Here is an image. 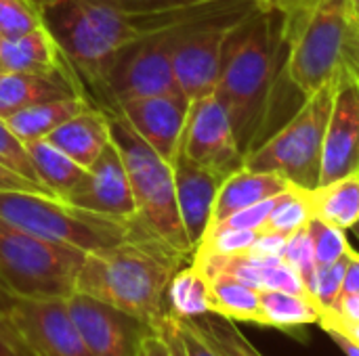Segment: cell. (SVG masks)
<instances>
[{
    "instance_id": "obj_43",
    "label": "cell",
    "mask_w": 359,
    "mask_h": 356,
    "mask_svg": "<svg viewBox=\"0 0 359 356\" xmlns=\"http://www.w3.org/2000/svg\"><path fill=\"white\" fill-rule=\"evenodd\" d=\"M330 338H332V342L341 348V353L345 356H359V344L355 340H351L349 336H345V334H341L339 329H332V327H322Z\"/></svg>"
},
{
    "instance_id": "obj_37",
    "label": "cell",
    "mask_w": 359,
    "mask_h": 356,
    "mask_svg": "<svg viewBox=\"0 0 359 356\" xmlns=\"http://www.w3.org/2000/svg\"><path fill=\"white\" fill-rule=\"evenodd\" d=\"M177 323H179V332H181L187 356H221L215 350V346L208 342V338L202 334V329L198 327L196 321L177 319Z\"/></svg>"
},
{
    "instance_id": "obj_11",
    "label": "cell",
    "mask_w": 359,
    "mask_h": 356,
    "mask_svg": "<svg viewBox=\"0 0 359 356\" xmlns=\"http://www.w3.org/2000/svg\"><path fill=\"white\" fill-rule=\"evenodd\" d=\"M179 29L145 36L118 57L107 80V105L101 109H114L133 99L179 92L172 71V44Z\"/></svg>"
},
{
    "instance_id": "obj_12",
    "label": "cell",
    "mask_w": 359,
    "mask_h": 356,
    "mask_svg": "<svg viewBox=\"0 0 359 356\" xmlns=\"http://www.w3.org/2000/svg\"><path fill=\"white\" fill-rule=\"evenodd\" d=\"M179 151L221 178L244 166V153L238 145L227 107L217 92L189 103Z\"/></svg>"
},
{
    "instance_id": "obj_6",
    "label": "cell",
    "mask_w": 359,
    "mask_h": 356,
    "mask_svg": "<svg viewBox=\"0 0 359 356\" xmlns=\"http://www.w3.org/2000/svg\"><path fill=\"white\" fill-rule=\"evenodd\" d=\"M0 218L36 237L93 252L124 241L133 218H111L36 191H0Z\"/></svg>"
},
{
    "instance_id": "obj_7",
    "label": "cell",
    "mask_w": 359,
    "mask_h": 356,
    "mask_svg": "<svg viewBox=\"0 0 359 356\" xmlns=\"http://www.w3.org/2000/svg\"><path fill=\"white\" fill-rule=\"evenodd\" d=\"M337 84L330 82L305 97L294 115L246 155L244 166L259 172H273L305 191L320 187L322 147Z\"/></svg>"
},
{
    "instance_id": "obj_46",
    "label": "cell",
    "mask_w": 359,
    "mask_h": 356,
    "mask_svg": "<svg viewBox=\"0 0 359 356\" xmlns=\"http://www.w3.org/2000/svg\"><path fill=\"white\" fill-rule=\"evenodd\" d=\"M13 298H15V296H13V294H11L6 287H4V283L0 281V315H2V313H4V311L11 306Z\"/></svg>"
},
{
    "instance_id": "obj_26",
    "label": "cell",
    "mask_w": 359,
    "mask_h": 356,
    "mask_svg": "<svg viewBox=\"0 0 359 356\" xmlns=\"http://www.w3.org/2000/svg\"><path fill=\"white\" fill-rule=\"evenodd\" d=\"M166 313L177 319H200L212 315L208 277L194 264L181 266L166 292Z\"/></svg>"
},
{
    "instance_id": "obj_15",
    "label": "cell",
    "mask_w": 359,
    "mask_h": 356,
    "mask_svg": "<svg viewBox=\"0 0 359 356\" xmlns=\"http://www.w3.org/2000/svg\"><path fill=\"white\" fill-rule=\"evenodd\" d=\"M189 103L191 101L181 92H170L124 101L107 111L118 113L151 149H156L166 162H172L181 147Z\"/></svg>"
},
{
    "instance_id": "obj_30",
    "label": "cell",
    "mask_w": 359,
    "mask_h": 356,
    "mask_svg": "<svg viewBox=\"0 0 359 356\" xmlns=\"http://www.w3.org/2000/svg\"><path fill=\"white\" fill-rule=\"evenodd\" d=\"M307 233L311 237V245H313V256H316V264L324 266V264H332L341 258H345L351 250V243L347 239V231L337 229L320 218H311L307 225Z\"/></svg>"
},
{
    "instance_id": "obj_32",
    "label": "cell",
    "mask_w": 359,
    "mask_h": 356,
    "mask_svg": "<svg viewBox=\"0 0 359 356\" xmlns=\"http://www.w3.org/2000/svg\"><path fill=\"white\" fill-rule=\"evenodd\" d=\"M347 264H349V254L332 264H324V266L316 269V275L311 279V285L307 287V294H309V298H313L320 304L322 311H332L337 306V302L341 298Z\"/></svg>"
},
{
    "instance_id": "obj_36",
    "label": "cell",
    "mask_w": 359,
    "mask_h": 356,
    "mask_svg": "<svg viewBox=\"0 0 359 356\" xmlns=\"http://www.w3.org/2000/svg\"><path fill=\"white\" fill-rule=\"evenodd\" d=\"M122 10L128 13H166V10H181V8H191L217 0H105Z\"/></svg>"
},
{
    "instance_id": "obj_5",
    "label": "cell",
    "mask_w": 359,
    "mask_h": 356,
    "mask_svg": "<svg viewBox=\"0 0 359 356\" xmlns=\"http://www.w3.org/2000/svg\"><path fill=\"white\" fill-rule=\"evenodd\" d=\"M109 118L111 143L120 151L135 197V218L166 245L179 254L194 258V248L185 235L172 164L166 162L156 149H151L118 113L103 109Z\"/></svg>"
},
{
    "instance_id": "obj_35",
    "label": "cell",
    "mask_w": 359,
    "mask_h": 356,
    "mask_svg": "<svg viewBox=\"0 0 359 356\" xmlns=\"http://www.w3.org/2000/svg\"><path fill=\"white\" fill-rule=\"evenodd\" d=\"M278 197V195H276ZM276 197H269L265 201H259L255 206H248L231 216H227L225 220L217 222V225H225V227H233V229H250V231H263L267 218H269V212L276 204ZM212 227V225H210Z\"/></svg>"
},
{
    "instance_id": "obj_2",
    "label": "cell",
    "mask_w": 359,
    "mask_h": 356,
    "mask_svg": "<svg viewBox=\"0 0 359 356\" xmlns=\"http://www.w3.org/2000/svg\"><path fill=\"white\" fill-rule=\"evenodd\" d=\"M284 48L280 17L259 6L250 8L227 38L215 92L227 107L244 159L261 145L269 122Z\"/></svg>"
},
{
    "instance_id": "obj_13",
    "label": "cell",
    "mask_w": 359,
    "mask_h": 356,
    "mask_svg": "<svg viewBox=\"0 0 359 356\" xmlns=\"http://www.w3.org/2000/svg\"><path fill=\"white\" fill-rule=\"evenodd\" d=\"M65 302L90 356H137L141 340L154 329L145 321L80 292L65 296Z\"/></svg>"
},
{
    "instance_id": "obj_45",
    "label": "cell",
    "mask_w": 359,
    "mask_h": 356,
    "mask_svg": "<svg viewBox=\"0 0 359 356\" xmlns=\"http://www.w3.org/2000/svg\"><path fill=\"white\" fill-rule=\"evenodd\" d=\"M0 356H27L0 329Z\"/></svg>"
},
{
    "instance_id": "obj_39",
    "label": "cell",
    "mask_w": 359,
    "mask_h": 356,
    "mask_svg": "<svg viewBox=\"0 0 359 356\" xmlns=\"http://www.w3.org/2000/svg\"><path fill=\"white\" fill-rule=\"evenodd\" d=\"M286 239L288 237H284V235L261 231L257 241L248 250V254L261 256V258H282L284 256V248H286Z\"/></svg>"
},
{
    "instance_id": "obj_41",
    "label": "cell",
    "mask_w": 359,
    "mask_h": 356,
    "mask_svg": "<svg viewBox=\"0 0 359 356\" xmlns=\"http://www.w3.org/2000/svg\"><path fill=\"white\" fill-rule=\"evenodd\" d=\"M341 296H359V252H355L353 248L349 252V264H347Z\"/></svg>"
},
{
    "instance_id": "obj_3",
    "label": "cell",
    "mask_w": 359,
    "mask_h": 356,
    "mask_svg": "<svg viewBox=\"0 0 359 356\" xmlns=\"http://www.w3.org/2000/svg\"><path fill=\"white\" fill-rule=\"evenodd\" d=\"M280 17L286 78L303 94L359 80V19L353 0H299Z\"/></svg>"
},
{
    "instance_id": "obj_18",
    "label": "cell",
    "mask_w": 359,
    "mask_h": 356,
    "mask_svg": "<svg viewBox=\"0 0 359 356\" xmlns=\"http://www.w3.org/2000/svg\"><path fill=\"white\" fill-rule=\"evenodd\" d=\"M0 71L76 76L48 25L13 38H0Z\"/></svg>"
},
{
    "instance_id": "obj_29",
    "label": "cell",
    "mask_w": 359,
    "mask_h": 356,
    "mask_svg": "<svg viewBox=\"0 0 359 356\" xmlns=\"http://www.w3.org/2000/svg\"><path fill=\"white\" fill-rule=\"evenodd\" d=\"M191 321L198 323L202 334L208 338V342L221 356H263L252 346V342L236 327V323L225 317L206 315Z\"/></svg>"
},
{
    "instance_id": "obj_44",
    "label": "cell",
    "mask_w": 359,
    "mask_h": 356,
    "mask_svg": "<svg viewBox=\"0 0 359 356\" xmlns=\"http://www.w3.org/2000/svg\"><path fill=\"white\" fill-rule=\"evenodd\" d=\"M259 8H263V10H269V13H276V15H282V13H286L294 2H299V0H252Z\"/></svg>"
},
{
    "instance_id": "obj_4",
    "label": "cell",
    "mask_w": 359,
    "mask_h": 356,
    "mask_svg": "<svg viewBox=\"0 0 359 356\" xmlns=\"http://www.w3.org/2000/svg\"><path fill=\"white\" fill-rule=\"evenodd\" d=\"M44 17L78 80L105 101L118 57L145 38L133 15L105 0H61L48 6Z\"/></svg>"
},
{
    "instance_id": "obj_24",
    "label": "cell",
    "mask_w": 359,
    "mask_h": 356,
    "mask_svg": "<svg viewBox=\"0 0 359 356\" xmlns=\"http://www.w3.org/2000/svg\"><path fill=\"white\" fill-rule=\"evenodd\" d=\"M261 300V323L263 327H273L280 332H292L320 323L322 308L307 294H294L284 290H263Z\"/></svg>"
},
{
    "instance_id": "obj_10",
    "label": "cell",
    "mask_w": 359,
    "mask_h": 356,
    "mask_svg": "<svg viewBox=\"0 0 359 356\" xmlns=\"http://www.w3.org/2000/svg\"><path fill=\"white\" fill-rule=\"evenodd\" d=\"M248 10L191 23L177 31L172 44V71L177 88L187 101H196L217 90L227 38Z\"/></svg>"
},
{
    "instance_id": "obj_23",
    "label": "cell",
    "mask_w": 359,
    "mask_h": 356,
    "mask_svg": "<svg viewBox=\"0 0 359 356\" xmlns=\"http://www.w3.org/2000/svg\"><path fill=\"white\" fill-rule=\"evenodd\" d=\"M309 197L316 218L343 231L359 222V172L316 187Z\"/></svg>"
},
{
    "instance_id": "obj_42",
    "label": "cell",
    "mask_w": 359,
    "mask_h": 356,
    "mask_svg": "<svg viewBox=\"0 0 359 356\" xmlns=\"http://www.w3.org/2000/svg\"><path fill=\"white\" fill-rule=\"evenodd\" d=\"M137 356H170V353H168V346H166V340L162 338V334L151 329L141 340V346H139Z\"/></svg>"
},
{
    "instance_id": "obj_8",
    "label": "cell",
    "mask_w": 359,
    "mask_h": 356,
    "mask_svg": "<svg viewBox=\"0 0 359 356\" xmlns=\"http://www.w3.org/2000/svg\"><path fill=\"white\" fill-rule=\"evenodd\" d=\"M84 252L46 241L0 218V281L13 296H69Z\"/></svg>"
},
{
    "instance_id": "obj_49",
    "label": "cell",
    "mask_w": 359,
    "mask_h": 356,
    "mask_svg": "<svg viewBox=\"0 0 359 356\" xmlns=\"http://www.w3.org/2000/svg\"><path fill=\"white\" fill-rule=\"evenodd\" d=\"M353 8H355V15H358L359 19V0H353Z\"/></svg>"
},
{
    "instance_id": "obj_47",
    "label": "cell",
    "mask_w": 359,
    "mask_h": 356,
    "mask_svg": "<svg viewBox=\"0 0 359 356\" xmlns=\"http://www.w3.org/2000/svg\"><path fill=\"white\" fill-rule=\"evenodd\" d=\"M36 2H38V4H40L44 10H46L48 6H53V4H57V2H61V0H36Z\"/></svg>"
},
{
    "instance_id": "obj_19",
    "label": "cell",
    "mask_w": 359,
    "mask_h": 356,
    "mask_svg": "<svg viewBox=\"0 0 359 356\" xmlns=\"http://www.w3.org/2000/svg\"><path fill=\"white\" fill-rule=\"evenodd\" d=\"M84 94L80 80L76 76H42V73H15V71H0V120L8 115L55 99H67Z\"/></svg>"
},
{
    "instance_id": "obj_31",
    "label": "cell",
    "mask_w": 359,
    "mask_h": 356,
    "mask_svg": "<svg viewBox=\"0 0 359 356\" xmlns=\"http://www.w3.org/2000/svg\"><path fill=\"white\" fill-rule=\"evenodd\" d=\"M42 25H46V17L36 0H0V38H13Z\"/></svg>"
},
{
    "instance_id": "obj_22",
    "label": "cell",
    "mask_w": 359,
    "mask_h": 356,
    "mask_svg": "<svg viewBox=\"0 0 359 356\" xmlns=\"http://www.w3.org/2000/svg\"><path fill=\"white\" fill-rule=\"evenodd\" d=\"M88 99L84 94L67 97V99H55V101H42L36 105H29L13 115H8L4 122L11 128V132L25 145L38 138H46L55 128L65 124L69 118L86 109Z\"/></svg>"
},
{
    "instance_id": "obj_27",
    "label": "cell",
    "mask_w": 359,
    "mask_h": 356,
    "mask_svg": "<svg viewBox=\"0 0 359 356\" xmlns=\"http://www.w3.org/2000/svg\"><path fill=\"white\" fill-rule=\"evenodd\" d=\"M210 283V304L212 315L225 317L229 321L240 323H261V300L259 290L229 277L215 275L208 277Z\"/></svg>"
},
{
    "instance_id": "obj_21",
    "label": "cell",
    "mask_w": 359,
    "mask_h": 356,
    "mask_svg": "<svg viewBox=\"0 0 359 356\" xmlns=\"http://www.w3.org/2000/svg\"><path fill=\"white\" fill-rule=\"evenodd\" d=\"M288 187L290 183L273 172H259V170H250L242 166L240 170L223 178L217 199H215L210 225H217L248 206L276 197Z\"/></svg>"
},
{
    "instance_id": "obj_16",
    "label": "cell",
    "mask_w": 359,
    "mask_h": 356,
    "mask_svg": "<svg viewBox=\"0 0 359 356\" xmlns=\"http://www.w3.org/2000/svg\"><path fill=\"white\" fill-rule=\"evenodd\" d=\"M359 172V80L337 84L324 134L320 185Z\"/></svg>"
},
{
    "instance_id": "obj_25",
    "label": "cell",
    "mask_w": 359,
    "mask_h": 356,
    "mask_svg": "<svg viewBox=\"0 0 359 356\" xmlns=\"http://www.w3.org/2000/svg\"><path fill=\"white\" fill-rule=\"evenodd\" d=\"M29 162L38 174V180L42 187L53 193L59 199H65L69 191L82 180L86 174V168L76 164L72 157H67L61 149H57L46 138H38L32 143H25Z\"/></svg>"
},
{
    "instance_id": "obj_9",
    "label": "cell",
    "mask_w": 359,
    "mask_h": 356,
    "mask_svg": "<svg viewBox=\"0 0 359 356\" xmlns=\"http://www.w3.org/2000/svg\"><path fill=\"white\" fill-rule=\"evenodd\" d=\"M0 329L27 356H90L65 296H15L0 315Z\"/></svg>"
},
{
    "instance_id": "obj_48",
    "label": "cell",
    "mask_w": 359,
    "mask_h": 356,
    "mask_svg": "<svg viewBox=\"0 0 359 356\" xmlns=\"http://www.w3.org/2000/svg\"><path fill=\"white\" fill-rule=\"evenodd\" d=\"M349 231H351V235H353V237H355V239L359 241V222H355V225H353V227H351Z\"/></svg>"
},
{
    "instance_id": "obj_17",
    "label": "cell",
    "mask_w": 359,
    "mask_h": 356,
    "mask_svg": "<svg viewBox=\"0 0 359 356\" xmlns=\"http://www.w3.org/2000/svg\"><path fill=\"white\" fill-rule=\"evenodd\" d=\"M172 174H175V191H177V206L181 214V222L185 235L196 252L198 243L202 241L204 233L210 227L215 199L223 178L212 170L191 162L181 151L172 157Z\"/></svg>"
},
{
    "instance_id": "obj_38",
    "label": "cell",
    "mask_w": 359,
    "mask_h": 356,
    "mask_svg": "<svg viewBox=\"0 0 359 356\" xmlns=\"http://www.w3.org/2000/svg\"><path fill=\"white\" fill-rule=\"evenodd\" d=\"M154 329L160 332L162 338L166 340V346H168L170 356H187V353H185V344H183V338H181V332H179L177 317H172L170 313H166V315L154 325Z\"/></svg>"
},
{
    "instance_id": "obj_40",
    "label": "cell",
    "mask_w": 359,
    "mask_h": 356,
    "mask_svg": "<svg viewBox=\"0 0 359 356\" xmlns=\"http://www.w3.org/2000/svg\"><path fill=\"white\" fill-rule=\"evenodd\" d=\"M0 191H36V193H44L50 195L48 191H44L40 185L23 178L21 174H17L15 170H11L8 166L0 164ZM55 197V195H53Z\"/></svg>"
},
{
    "instance_id": "obj_34",
    "label": "cell",
    "mask_w": 359,
    "mask_h": 356,
    "mask_svg": "<svg viewBox=\"0 0 359 356\" xmlns=\"http://www.w3.org/2000/svg\"><path fill=\"white\" fill-rule=\"evenodd\" d=\"M0 164L8 166L11 170H15L23 178H27V180H32V183H36V185L42 187V183L38 180V174H36V170H34V166L29 162V155H27L25 145L11 132V128L6 126L4 120H0Z\"/></svg>"
},
{
    "instance_id": "obj_20",
    "label": "cell",
    "mask_w": 359,
    "mask_h": 356,
    "mask_svg": "<svg viewBox=\"0 0 359 356\" xmlns=\"http://www.w3.org/2000/svg\"><path fill=\"white\" fill-rule=\"evenodd\" d=\"M46 141L88 170L111 143L109 118L101 107L88 105L86 109L69 118L65 124L55 128L46 136Z\"/></svg>"
},
{
    "instance_id": "obj_33",
    "label": "cell",
    "mask_w": 359,
    "mask_h": 356,
    "mask_svg": "<svg viewBox=\"0 0 359 356\" xmlns=\"http://www.w3.org/2000/svg\"><path fill=\"white\" fill-rule=\"evenodd\" d=\"M303 279L305 292L311 285V279L316 275V256H313V245H311V237L307 233V227L288 235L286 239V248H284V256H282ZM309 296V294H307Z\"/></svg>"
},
{
    "instance_id": "obj_14",
    "label": "cell",
    "mask_w": 359,
    "mask_h": 356,
    "mask_svg": "<svg viewBox=\"0 0 359 356\" xmlns=\"http://www.w3.org/2000/svg\"><path fill=\"white\" fill-rule=\"evenodd\" d=\"M63 201L111 218L128 220L137 214L126 166L114 143L105 147Z\"/></svg>"
},
{
    "instance_id": "obj_1",
    "label": "cell",
    "mask_w": 359,
    "mask_h": 356,
    "mask_svg": "<svg viewBox=\"0 0 359 356\" xmlns=\"http://www.w3.org/2000/svg\"><path fill=\"white\" fill-rule=\"evenodd\" d=\"M187 260L191 258L166 245L133 216V231L124 241L84 254L74 292L116 306L154 327L166 315L170 279Z\"/></svg>"
},
{
    "instance_id": "obj_28",
    "label": "cell",
    "mask_w": 359,
    "mask_h": 356,
    "mask_svg": "<svg viewBox=\"0 0 359 356\" xmlns=\"http://www.w3.org/2000/svg\"><path fill=\"white\" fill-rule=\"evenodd\" d=\"M311 218H313V210H311L309 191L290 185L286 191H282L276 197V204L269 212V218H267L263 231L288 237V235L305 229Z\"/></svg>"
}]
</instances>
